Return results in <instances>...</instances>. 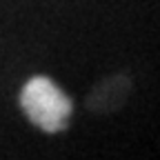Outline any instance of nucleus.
<instances>
[{"mask_svg":"<svg viewBox=\"0 0 160 160\" xmlns=\"http://www.w3.org/2000/svg\"><path fill=\"white\" fill-rule=\"evenodd\" d=\"M20 109L40 131L60 133L69 127L73 102L51 78L33 76L20 89Z\"/></svg>","mask_w":160,"mask_h":160,"instance_id":"obj_1","label":"nucleus"},{"mask_svg":"<svg viewBox=\"0 0 160 160\" xmlns=\"http://www.w3.org/2000/svg\"><path fill=\"white\" fill-rule=\"evenodd\" d=\"M129 93H131V80L125 73H118V76L105 78L102 82H98L89 91L85 105L91 113H100V116L113 113L127 102Z\"/></svg>","mask_w":160,"mask_h":160,"instance_id":"obj_2","label":"nucleus"}]
</instances>
